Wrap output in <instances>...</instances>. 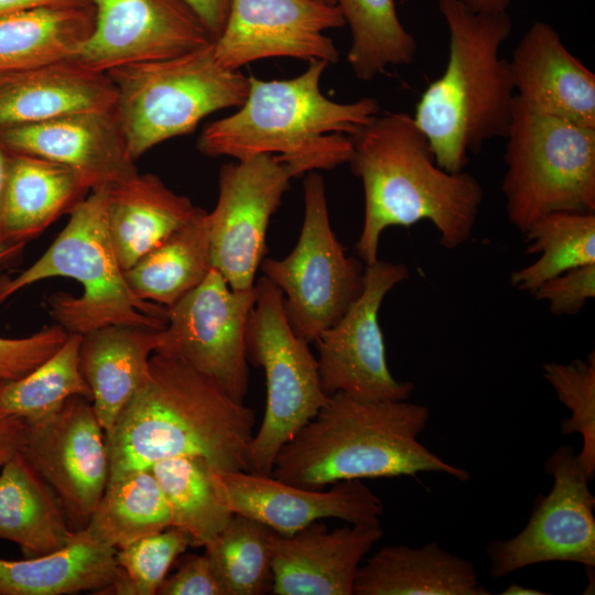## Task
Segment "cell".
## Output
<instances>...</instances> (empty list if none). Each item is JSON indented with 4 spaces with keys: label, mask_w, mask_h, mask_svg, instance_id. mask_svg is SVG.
Here are the masks:
<instances>
[{
    "label": "cell",
    "mask_w": 595,
    "mask_h": 595,
    "mask_svg": "<svg viewBox=\"0 0 595 595\" xmlns=\"http://www.w3.org/2000/svg\"><path fill=\"white\" fill-rule=\"evenodd\" d=\"M24 244L0 246V267L13 261L23 250Z\"/></svg>",
    "instance_id": "bcb514c9"
},
{
    "label": "cell",
    "mask_w": 595,
    "mask_h": 595,
    "mask_svg": "<svg viewBox=\"0 0 595 595\" xmlns=\"http://www.w3.org/2000/svg\"><path fill=\"white\" fill-rule=\"evenodd\" d=\"M437 7L448 32L447 63L412 117L436 163L456 173L487 141L507 134L516 91L510 63L499 51L512 21L507 11H477L465 0H437Z\"/></svg>",
    "instance_id": "277c9868"
},
{
    "label": "cell",
    "mask_w": 595,
    "mask_h": 595,
    "mask_svg": "<svg viewBox=\"0 0 595 595\" xmlns=\"http://www.w3.org/2000/svg\"><path fill=\"white\" fill-rule=\"evenodd\" d=\"M116 549L78 529L63 548L10 561L0 559V595H65L99 589L119 574Z\"/></svg>",
    "instance_id": "4316f807"
},
{
    "label": "cell",
    "mask_w": 595,
    "mask_h": 595,
    "mask_svg": "<svg viewBox=\"0 0 595 595\" xmlns=\"http://www.w3.org/2000/svg\"><path fill=\"white\" fill-rule=\"evenodd\" d=\"M90 191L69 167L10 153L0 207V245L26 244Z\"/></svg>",
    "instance_id": "cb8c5ba5"
},
{
    "label": "cell",
    "mask_w": 595,
    "mask_h": 595,
    "mask_svg": "<svg viewBox=\"0 0 595 595\" xmlns=\"http://www.w3.org/2000/svg\"><path fill=\"white\" fill-rule=\"evenodd\" d=\"M94 28L73 58L107 73L182 55L213 39L185 0H93Z\"/></svg>",
    "instance_id": "e0dca14e"
},
{
    "label": "cell",
    "mask_w": 595,
    "mask_h": 595,
    "mask_svg": "<svg viewBox=\"0 0 595 595\" xmlns=\"http://www.w3.org/2000/svg\"><path fill=\"white\" fill-rule=\"evenodd\" d=\"M320 1L328 3V4H335V6H336V2H337V0H320Z\"/></svg>",
    "instance_id": "681fc988"
},
{
    "label": "cell",
    "mask_w": 595,
    "mask_h": 595,
    "mask_svg": "<svg viewBox=\"0 0 595 595\" xmlns=\"http://www.w3.org/2000/svg\"><path fill=\"white\" fill-rule=\"evenodd\" d=\"M93 0H0V15L37 8L85 7Z\"/></svg>",
    "instance_id": "ee69618b"
},
{
    "label": "cell",
    "mask_w": 595,
    "mask_h": 595,
    "mask_svg": "<svg viewBox=\"0 0 595 595\" xmlns=\"http://www.w3.org/2000/svg\"><path fill=\"white\" fill-rule=\"evenodd\" d=\"M28 425L14 415H0V467L23 448Z\"/></svg>",
    "instance_id": "b9f144b4"
},
{
    "label": "cell",
    "mask_w": 595,
    "mask_h": 595,
    "mask_svg": "<svg viewBox=\"0 0 595 595\" xmlns=\"http://www.w3.org/2000/svg\"><path fill=\"white\" fill-rule=\"evenodd\" d=\"M164 495L172 526L206 547L225 528L232 512L217 485L215 467L199 456L166 458L151 467Z\"/></svg>",
    "instance_id": "4dcf8cb0"
},
{
    "label": "cell",
    "mask_w": 595,
    "mask_h": 595,
    "mask_svg": "<svg viewBox=\"0 0 595 595\" xmlns=\"http://www.w3.org/2000/svg\"><path fill=\"white\" fill-rule=\"evenodd\" d=\"M271 531L256 519L232 513L205 547V555L226 595H261L271 591Z\"/></svg>",
    "instance_id": "d590c367"
},
{
    "label": "cell",
    "mask_w": 595,
    "mask_h": 595,
    "mask_svg": "<svg viewBox=\"0 0 595 595\" xmlns=\"http://www.w3.org/2000/svg\"><path fill=\"white\" fill-rule=\"evenodd\" d=\"M172 526L169 506L151 468L108 482L86 532L116 550Z\"/></svg>",
    "instance_id": "1f68e13d"
},
{
    "label": "cell",
    "mask_w": 595,
    "mask_h": 595,
    "mask_svg": "<svg viewBox=\"0 0 595 595\" xmlns=\"http://www.w3.org/2000/svg\"><path fill=\"white\" fill-rule=\"evenodd\" d=\"M328 65L311 61L290 79L249 76L244 104L205 126L197 139L198 151L236 160L280 154L302 174L348 163L351 137L379 115V104L370 97L338 102L323 95L320 83Z\"/></svg>",
    "instance_id": "5b68a950"
},
{
    "label": "cell",
    "mask_w": 595,
    "mask_h": 595,
    "mask_svg": "<svg viewBox=\"0 0 595 595\" xmlns=\"http://www.w3.org/2000/svg\"><path fill=\"white\" fill-rule=\"evenodd\" d=\"M9 155L10 153L0 144V207L8 173Z\"/></svg>",
    "instance_id": "7dc6e473"
},
{
    "label": "cell",
    "mask_w": 595,
    "mask_h": 595,
    "mask_svg": "<svg viewBox=\"0 0 595 595\" xmlns=\"http://www.w3.org/2000/svg\"><path fill=\"white\" fill-rule=\"evenodd\" d=\"M58 324L20 338L0 337V382L19 379L47 358L67 339Z\"/></svg>",
    "instance_id": "f35d334b"
},
{
    "label": "cell",
    "mask_w": 595,
    "mask_h": 595,
    "mask_svg": "<svg viewBox=\"0 0 595 595\" xmlns=\"http://www.w3.org/2000/svg\"><path fill=\"white\" fill-rule=\"evenodd\" d=\"M409 278L403 263L366 266L364 289L343 317L315 339L318 375L326 396L344 392L370 400H407L414 386L390 372L379 310L386 294Z\"/></svg>",
    "instance_id": "5bb4252c"
},
{
    "label": "cell",
    "mask_w": 595,
    "mask_h": 595,
    "mask_svg": "<svg viewBox=\"0 0 595 595\" xmlns=\"http://www.w3.org/2000/svg\"><path fill=\"white\" fill-rule=\"evenodd\" d=\"M544 469L553 486L537 497L527 526L513 538L497 539L486 548L493 577L552 561L595 566V497L574 447H558Z\"/></svg>",
    "instance_id": "4fadbf2b"
},
{
    "label": "cell",
    "mask_w": 595,
    "mask_h": 595,
    "mask_svg": "<svg viewBox=\"0 0 595 595\" xmlns=\"http://www.w3.org/2000/svg\"><path fill=\"white\" fill-rule=\"evenodd\" d=\"M383 534L380 524L329 531L318 521L290 534L271 531V593L353 595L358 569Z\"/></svg>",
    "instance_id": "ffe728a7"
},
{
    "label": "cell",
    "mask_w": 595,
    "mask_h": 595,
    "mask_svg": "<svg viewBox=\"0 0 595 595\" xmlns=\"http://www.w3.org/2000/svg\"><path fill=\"white\" fill-rule=\"evenodd\" d=\"M344 25L339 8L320 0H231L214 54L228 69L273 57L331 65L339 53L325 32Z\"/></svg>",
    "instance_id": "2e32d148"
},
{
    "label": "cell",
    "mask_w": 595,
    "mask_h": 595,
    "mask_svg": "<svg viewBox=\"0 0 595 595\" xmlns=\"http://www.w3.org/2000/svg\"><path fill=\"white\" fill-rule=\"evenodd\" d=\"M94 19L93 4L0 15V73L73 60L90 36Z\"/></svg>",
    "instance_id": "f1b7e54d"
},
{
    "label": "cell",
    "mask_w": 595,
    "mask_h": 595,
    "mask_svg": "<svg viewBox=\"0 0 595 595\" xmlns=\"http://www.w3.org/2000/svg\"><path fill=\"white\" fill-rule=\"evenodd\" d=\"M517 100L530 111L595 128V74L544 21H536L509 61Z\"/></svg>",
    "instance_id": "44dd1931"
},
{
    "label": "cell",
    "mask_w": 595,
    "mask_h": 595,
    "mask_svg": "<svg viewBox=\"0 0 595 595\" xmlns=\"http://www.w3.org/2000/svg\"><path fill=\"white\" fill-rule=\"evenodd\" d=\"M215 40L223 31L231 0H185Z\"/></svg>",
    "instance_id": "7bdbcfd3"
},
{
    "label": "cell",
    "mask_w": 595,
    "mask_h": 595,
    "mask_svg": "<svg viewBox=\"0 0 595 595\" xmlns=\"http://www.w3.org/2000/svg\"><path fill=\"white\" fill-rule=\"evenodd\" d=\"M542 375L571 411V416L561 421V432L582 435L583 445L577 457L592 480L595 476V353L569 364L548 363L542 367Z\"/></svg>",
    "instance_id": "74e56055"
},
{
    "label": "cell",
    "mask_w": 595,
    "mask_h": 595,
    "mask_svg": "<svg viewBox=\"0 0 595 595\" xmlns=\"http://www.w3.org/2000/svg\"><path fill=\"white\" fill-rule=\"evenodd\" d=\"M64 277L83 293L58 292L47 299L50 315L68 334L83 335L107 325L163 329L166 307L140 299L127 282L106 218V188L91 191L69 212L64 229L48 249L14 277H0V304L35 282Z\"/></svg>",
    "instance_id": "8992f818"
},
{
    "label": "cell",
    "mask_w": 595,
    "mask_h": 595,
    "mask_svg": "<svg viewBox=\"0 0 595 595\" xmlns=\"http://www.w3.org/2000/svg\"><path fill=\"white\" fill-rule=\"evenodd\" d=\"M255 411L183 360L153 353L145 382L106 433L109 480L174 457L249 470Z\"/></svg>",
    "instance_id": "6da1fadb"
},
{
    "label": "cell",
    "mask_w": 595,
    "mask_h": 595,
    "mask_svg": "<svg viewBox=\"0 0 595 595\" xmlns=\"http://www.w3.org/2000/svg\"><path fill=\"white\" fill-rule=\"evenodd\" d=\"M522 234L527 252L540 256L510 275L511 285L520 291L531 293L567 270L595 263V213H550Z\"/></svg>",
    "instance_id": "836d02e7"
},
{
    "label": "cell",
    "mask_w": 595,
    "mask_h": 595,
    "mask_svg": "<svg viewBox=\"0 0 595 595\" xmlns=\"http://www.w3.org/2000/svg\"><path fill=\"white\" fill-rule=\"evenodd\" d=\"M156 594L226 595L205 553L187 556L172 576L164 578Z\"/></svg>",
    "instance_id": "60d3db41"
},
{
    "label": "cell",
    "mask_w": 595,
    "mask_h": 595,
    "mask_svg": "<svg viewBox=\"0 0 595 595\" xmlns=\"http://www.w3.org/2000/svg\"><path fill=\"white\" fill-rule=\"evenodd\" d=\"M306 174L299 240L285 258H264L260 268L281 290L292 329L311 343L359 298L365 269L363 261L346 255L331 227L323 177L316 171Z\"/></svg>",
    "instance_id": "30bf717a"
},
{
    "label": "cell",
    "mask_w": 595,
    "mask_h": 595,
    "mask_svg": "<svg viewBox=\"0 0 595 595\" xmlns=\"http://www.w3.org/2000/svg\"><path fill=\"white\" fill-rule=\"evenodd\" d=\"M213 41L178 56L107 72L117 93L115 112L134 161L161 142L193 132L207 116L244 104L249 77L219 65Z\"/></svg>",
    "instance_id": "52a82bcc"
},
{
    "label": "cell",
    "mask_w": 595,
    "mask_h": 595,
    "mask_svg": "<svg viewBox=\"0 0 595 595\" xmlns=\"http://www.w3.org/2000/svg\"><path fill=\"white\" fill-rule=\"evenodd\" d=\"M356 595H488L475 567L430 542L420 548L388 545L360 564Z\"/></svg>",
    "instance_id": "484cf974"
},
{
    "label": "cell",
    "mask_w": 595,
    "mask_h": 595,
    "mask_svg": "<svg viewBox=\"0 0 595 595\" xmlns=\"http://www.w3.org/2000/svg\"><path fill=\"white\" fill-rule=\"evenodd\" d=\"M117 93L107 73L67 60L0 73V130L63 115L115 108Z\"/></svg>",
    "instance_id": "7402d4cb"
},
{
    "label": "cell",
    "mask_w": 595,
    "mask_h": 595,
    "mask_svg": "<svg viewBox=\"0 0 595 595\" xmlns=\"http://www.w3.org/2000/svg\"><path fill=\"white\" fill-rule=\"evenodd\" d=\"M301 174L280 154H259L220 167L217 203L207 213L210 260L231 289L255 286L270 218L291 178Z\"/></svg>",
    "instance_id": "7c38bea8"
},
{
    "label": "cell",
    "mask_w": 595,
    "mask_h": 595,
    "mask_svg": "<svg viewBox=\"0 0 595 595\" xmlns=\"http://www.w3.org/2000/svg\"><path fill=\"white\" fill-rule=\"evenodd\" d=\"M159 329L107 325L82 335L80 371L91 391V404L106 431L145 382L150 358L159 345Z\"/></svg>",
    "instance_id": "603a6c76"
},
{
    "label": "cell",
    "mask_w": 595,
    "mask_h": 595,
    "mask_svg": "<svg viewBox=\"0 0 595 595\" xmlns=\"http://www.w3.org/2000/svg\"><path fill=\"white\" fill-rule=\"evenodd\" d=\"M429 408L407 400L328 396L316 415L279 451L271 476L307 489L340 480L445 473L467 482V470L419 442Z\"/></svg>",
    "instance_id": "3957f363"
},
{
    "label": "cell",
    "mask_w": 595,
    "mask_h": 595,
    "mask_svg": "<svg viewBox=\"0 0 595 595\" xmlns=\"http://www.w3.org/2000/svg\"><path fill=\"white\" fill-rule=\"evenodd\" d=\"M257 300L256 285L234 290L212 269L205 280L166 312L154 353L176 357L244 402L249 370L246 327Z\"/></svg>",
    "instance_id": "8fae6325"
},
{
    "label": "cell",
    "mask_w": 595,
    "mask_h": 595,
    "mask_svg": "<svg viewBox=\"0 0 595 595\" xmlns=\"http://www.w3.org/2000/svg\"><path fill=\"white\" fill-rule=\"evenodd\" d=\"M82 335L68 334L65 343L25 376L0 382V415H14L26 424L55 413L73 396L91 399L79 366Z\"/></svg>",
    "instance_id": "e575fe53"
},
{
    "label": "cell",
    "mask_w": 595,
    "mask_h": 595,
    "mask_svg": "<svg viewBox=\"0 0 595 595\" xmlns=\"http://www.w3.org/2000/svg\"><path fill=\"white\" fill-rule=\"evenodd\" d=\"M74 531L51 487L21 452L15 454L0 474V539L32 558L63 548Z\"/></svg>",
    "instance_id": "83f0119b"
},
{
    "label": "cell",
    "mask_w": 595,
    "mask_h": 595,
    "mask_svg": "<svg viewBox=\"0 0 595 595\" xmlns=\"http://www.w3.org/2000/svg\"><path fill=\"white\" fill-rule=\"evenodd\" d=\"M474 10L485 12L507 11L511 0H465Z\"/></svg>",
    "instance_id": "f6af8a7d"
},
{
    "label": "cell",
    "mask_w": 595,
    "mask_h": 595,
    "mask_svg": "<svg viewBox=\"0 0 595 595\" xmlns=\"http://www.w3.org/2000/svg\"><path fill=\"white\" fill-rule=\"evenodd\" d=\"M502 595H545V592H540L539 589L524 587L522 585L512 583L504 592Z\"/></svg>",
    "instance_id": "c3c4849f"
},
{
    "label": "cell",
    "mask_w": 595,
    "mask_h": 595,
    "mask_svg": "<svg viewBox=\"0 0 595 595\" xmlns=\"http://www.w3.org/2000/svg\"><path fill=\"white\" fill-rule=\"evenodd\" d=\"M191 544L188 534L173 526L137 539L116 551L119 574L95 594H156L175 559Z\"/></svg>",
    "instance_id": "8d00e7d4"
},
{
    "label": "cell",
    "mask_w": 595,
    "mask_h": 595,
    "mask_svg": "<svg viewBox=\"0 0 595 595\" xmlns=\"http://www.w3.org/2000/svg\"><path fill=\"white\" fill-rule=\"evenodd\" d=\"M336 6L350 30L347 61L358 79L370 80L389 66L414 61L418 44L401 23L394 0H337Z\"/></svg>",
    "instance_id": "d6a6232c"
},
{
    "label": "cell",
    "mask_w": 595,
    "mask_h": 595,
    "mask_svg": "<svg viewBox=\"0 0 595 595\" xmlns=\"http://www.w3.org/2000/svg\"><path fill=\"white\" fill-rule=\"evenodd\" d=\"M196 206L151 173L106 188V218L118 260L126 272L184 225Z\"/></svg>",
    "instance_id": "d4e9b609"
},
{
    "label": "cell",
    "mask_w": 595,
    "mask_h": 595,
    "mask_svg": "<svg viewBox=\"0 0 595 595\" xmlns=\"http://www.w3.org/2000/svg\"><path fill=\"white\" fill-rule=\"evenodd\" d=\"M207 213L196 207L184 225L125 272L140 299L169 309L205 280L213 269Z\"/></svg>",
    "instance_id": "f546056e"
},
{
    "label": "cell",
    "mask_w": 595,
    "mask_h": 595,
    "mask_svg": "<svg viewBox=\"0 0 595 595\" xmlns=\"http://www.w3.org/2000/svg\"><path fill=\"white\" fill-rule=\"evenodd\" d=\"M0 144L9 153L33 155L69 167L90 192L138 173L115 108L1 129Z\"/></svg>",
    "instance_id": "d6986e66"
},
{
    "label": "cell",
    "mask_w": 595,
    "mask_h": 595,
    "mask_svg": "<svg viewBox=\"0 0 595 595\" xmlns=\"http://www.w3.org/2000/svg\"><path fill=\"white\" fill-rule=\"evenodd\" d=\"M531 294L548 302L555 315H576L595 296V263L567 270L539 285Z\"/></svg>",
    "instance_id": "ab89813d"
},
{
    "label": "cell",
    "mask_w": 595,
    "mask_h": 595,
    "mask_svg": "<svg viewBox=\"0 0 595 595\" xmlns=\"http://www.w3.org/2000/svg\"><path fill=\"white\" fill-rule=\"evenodd\" d=\"M221 497L232 513L290 536L313 522L336 518L351 524H380L383 506L361 479L334 483L328 490L307 489L271 475L215 469Z\"/></svg>",
    "instance_id": "ac0fdd59"
},
{
    "label": "cell",
    "mask_w": 595,
    "mask_h": 595,
    "mask_svg": "<svg viewBox=\"0 0 595 595\" xmlns=\"http://www.w3.org/2000/svg\"><path fill=\"white\" fill-rule=\"evenodd\" d=\"M348 163L364 186L365 214L356 244L359 259L378 260L382 231L429 220L445 249L466 242L473 232L484 190L472 174L442 169L425 134L403 111L377 115L351 137Z\"/></svg>",
    "instance_id": "7a4b0ae2"
},
{
    "label": "cell",
    "mask_w": 595,
    "mask_h": 595,
    "mask_svg": "<svg viewBox=\"0 0 595 595\" xmlns=\"http://www.w3.org/2000/svg\"><path fill=\"white\" fill-rule=\"evenodd\" d=\"M501 191L523 232L554 212L595 213V128L534 113L516 98Z\"/></svg>",
    "instance_id": "ba28073f"
},
{
    "label": "cell",
    "mask_w": 595,
    "mask_h": 595,
    "mask_svg": "<svg viewBox=\"0 0 595 595\" xmlns=\"http://www.w3.org/2000/svg\"><path fill=\"white\" fill-rule=\"evenodd\" d=\"M246 327L248 363L264 371L267 401L262 423L249 448V470L270 475L281 447L312 420L328 396L322 389L317 359L295 334L281 290L264 275Z\"/></svg>",
    "instance_id": "9c48e42d"
},
{
    "label": "cell",
    "mask_w": 595,
    "mask_h": 595,
    "mask_svg": "<svg viewBox=\"0 0 595 595\" xmlns=\"http://www.w3.org/2000/svg\"><path fill=\"white\" fill-rule=\"evenodd\" d=\"M26 425L21 453L54 491L69 526L83 529L109 479L106 431L91 401L73 396L55 413Z\"/></svg>",
    "instance_id": "9a60e30c"
}]
</instances>
